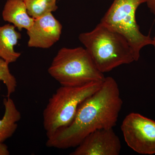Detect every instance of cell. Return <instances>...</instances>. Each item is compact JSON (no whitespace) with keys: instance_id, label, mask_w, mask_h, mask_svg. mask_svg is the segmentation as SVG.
<instances>
[{"instance_id":"cell-1","label":"cell","mask_w":155,"mask_h":155,"mask_svg":"<svg viewBox=\"0 0 155 155\" xmlns=\"http://www.w3.org/2000/svg\"><path fill=\"white\" fill-rule=\"evenodd\" d=\"M122 104L116 81L105 77L100 89L80 104L71 123L47 137V147L60 149L76 147L95 130L113 128Z\"/></svg>"},{"instance_id":"cell-2","label":"cell","mask_w":155,"mask_h":155,"mask_svg":"<svg viewBox=\"0 0 155 155\" xmlns=\"http://www.w3.org/2000/svg\"><path fill=\"white\" fill-rule=\"evenodd\" d=\"M78 38L103 74L135 61L133 50L126 39L101 22L91 31L80 34Z\"/></svg>"},{"instance_id":"cell-3","label":"cell","mask_w":155,"mask_h":155,"mask_svg":"<svg viewBox=\"0 0 155 155\" xmlns=\"http://www.w3.org/2000/svg\"><path fill=\"white\" fill-rule=\"evenodd\" d=\"M48 72L61 86L77 87L103 81L105 77L86 49L63 48L53 59Z\"/></svg>"},{"instance_id":"cell-4","label":"cell","mask_w":155,"mask_h":155,"mask_svg":"<svg viewBox=\"0 0 155 155\" xmlns=\"http://www.w3.org/2000/svg\"><path fill=\"white\" fill-rule=\"evenodd\" d=\"M103 81L80 86H61L58 89L49 99L43 114L47 137L71 123L80 104L100 89Z\"/></svg>"},{"instance_id":"cell-5","label":"cell","mask_w":155,"mask_h":155,"mask_svg":"<svg viewBox=\"0 0 155 155\" xmlns=\"http://www.w3.org/2000/svg\"><path fill=\"white\" fill-rule=\"evenodd\" d=\"M146 1L114 0L100 22L126 39L133 50L135 61L139 59L143 48L153 45V39L140 32L136 20L137 10Z\"/></svg>"},{"instance_id":"cell-6","label":"cell","mask_w":155,"mask_h":155,"mask_svg":"<svg viewBox=\"0 0 155 155\" xmlns=\"http://www.w3.org/2000/svg\"><path fill=\"white\" fill-rule=\"evenodd\" d=\"M129 147L138 153L155 154V121L138 113L127 115L121 126Z\"/></svg>"},{"instance_id":"cell-7","label":"cell","mask_w":155,"mask_h":155,"mask_svg":"<svg viewBox=\"0 0 155 155\" xmlns=\"http://www.w3.org/2000/svg\"><path fill=\"white\" fill-rule=\"evenodd\" d=\"M121 143L113 128L99 129L90 134L70 155H118Z\"/></svg>"},{"instance_id":"cell-8","label":"cell","mask_w":155,"mask_h":155,"mask_svg":"<svg viewBox=\"0 0 155 155\" xmlns=\"http://www.w3.org/2000/svg\"><path fill=\"white\" fill-rule=\"evenodd\" d=\"M62 25L52 13L35 19L31 28L27 31L30 48L48 49L60 39Z\"/></svg>"},{"instance_id":"cell-9","label":"cell","mask_w":155,"mask_h":155,"mask_svg":"<svg viewBox=\"0 0 155 155\" xmlns=\"http://www.w3.org/2000/svg\"><path fill=\"white\" fill-rule=\"evenodd\" d=\"M2 16L6 22L12 23L19 31L28 30L34 22V18L28 14L22 0H7L4 6Z\"/></svg>"},{"instance_id":"cell-10","label":"cell","mask_w":155,"mask_h":155,"mask_svg":"<svg viewBox=\"0 0 155 155\" xmlns=\"http://www.w3.org/2000/svg\"><path fill=\"white\" fill-rule=\"evenodd\" d=\"M21 38V33L13 24L0 26V58L9 64L16 62L21 53L16 52L14 47Z\"/></svg>"},{"instance_id":"cell-11","label":"cell","mask_w":155,"mask_h":155,"mask_svg":"<svg viewBox=\"0 0 155 155\" xmlns=\"http://www.w3.org/2000/svg\"><path fill=\"white\" fill-rule=\"evenodd\" d=\"M5 112L0 119V143L13 136L18 127V122L21 119V114L17 109L14 101L8 97L3 100Z\"/></svg>"},{"instance_id":"cell-12","label":"cell","mask_w":155,"mask_h":155,"mask_svg":"<svg viewBox=\"0 0 155 155\" xmlns=\"http://www.w3.org/2000/svg\"><path fill=\"white\" fill-rule=\"evenodd\" d=\"M28 14L34 19L57 11V0H22Z\"/></svg>"},{"instance_id":"cell-13","label":"cell","mask_w":155,"mask_h":155,"mask_svg":"<svg viewBox=\"0 0 155 155\" xmlns=\"http://www.w3.org/2000/svg\"><path fill=\"white\" fill-rule=\"evenodd\" d=\"M9 64L0 58V82L2 81L7 89V97H10L16 91L17 81L16 78L10 72ZM1 90V84H0Z\"/></svg>"},{"instance_id":"cell-14","label":"cell","mask_w":155,"mask_h":155,"mask_svg":"<svg viewBox=\"0 0 155 155\" xmlns=\"http://www.w3.org/2000/svg\"><path fill=\"white\" fill-rule=\"evenodd\" d=\"M10 152L8 147L4 143H0V155H9Z\"/></svg>"},{"instance_id":"cell-15","label":"cell","mask_w":155,"mask_h":155,"mask_svg":"<svg viewBox=\"0 0 155 155\" xmlns=\"http://www.w3.org/2000/svg\"><path fill=\"white\" fill-rule=\"evenodd\" d=\"M146 3L150 11L155 16V0H147Z\"/></svg>"},{"instance_id":"cell-16","label":"cell","mask_w":155,"mask_h":155,"mask_svg":"<svg viewBox=\"0 0 155 155\" xmlns=\"http://www.w3.org/2000/svg\"><path fill=\"white\" fill-rule=\"evenodd\" d=\"M153 46L154 47L155 49V35L154 37V38L153 39Z\"/></svg>"}]
</instances>
